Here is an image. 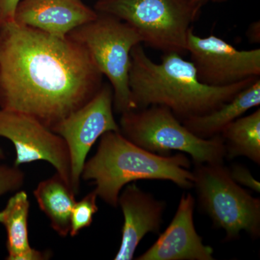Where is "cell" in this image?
<instances>
[{"label":"cell","mask_w":260,"mask_h":260,"mask_svg":"<svg viewBox=\"0 0 260 260\" xmlns=\"http://www.w3.org/2000/svg\"><path fill=\"white\" fill-rule=\"evenodd\" d=\"M104 75L85 48L15 22L0 28V109L49 129L93 99Z\"/></svg>","instance_id":"obj_1"},{"label":"cell","mask_w":260,"mask_h":260,"mask_svg":"<svg viewBox=\"0 0 260 260\" xmlns=\"http://www.w3.org/2000/svg\"><path fill=\"white\" fill-rule=\"evenodd\" d=\"M258 78L227 86H210L200 82L194 65L180 54L166 53L161 62L156 63L141 44L131 51L129 86L133 110L164 106L181 122L216 110Z\"/></svg>","instance_id":"obj_2"},{"label":"cell","mask_w":260,"mask_h":260,"mask_svg":"<svg viewBox=\"0 0 260 260\" xmlns=\"http://www.w3.org/2000/svg\"><path fill=\"white\" fill-rule=\"evenodd\" d=\"M190 160L184 153L160 155L132 143L120 132L101 137L97 151L85 161L81 179L92 181L94 191L110 206H118L123 188L138 180L170 181L184 189L194 186Z\"/></svg>","instance_id":"obj_3"},{"label":"cell","mask_w":260,"mask_h":260,"mask_svg":"<svg viewBox=\"0 0 260 260\" xmlns=\"http://www.w3.org/2000/svg\"><path fill=\"white\" fill-rule=\"evenodd\" d=\"M202 6L192 0H98L95 10L129 24L149 47L182 54Z\"/></svg>","instance_id":"obj_4"},{"label":"cell","mask_w":260,"mask_h":260,"mask_svg":"<svg viewBox=\"0 0 260 260\" xmlns=\"http://www.w3.org/2000/svg\"><path fill=\"white\" fill-rule=\"evenodd\" d=\"M119 125L126 139L151 153L170 155L177 150L190 155L194 164H223L225 158L220 135L209 139L198 138L164 106L122 113Z\"/></svg>","instance_id":"obj_5"},{"label":"cell","mask_w":260,"mask_h":260,"mask_svg":"<svg viewBox=\"0 0 260 260\" xmlns=\"http://www.w3.org/2000/svg\"><path fill=\"white\" fill-rule=\"evenodd\" d=\"M194 186L202 211L213 226L223 229L225 242L245 232L253 239L260 236V200L233 180L223 164H194Z\"/></svg>","instance_id":"obj_6"},{"label":"cell","mask_w":260,"mask_h":260,"mask_svg":"<svg viewBox=\"0 0 260 260\" xmlns=\"http://www.w3.org/2000/svg\"><path fill=\"white\" fill-rule=\"evenodd\" d=\"M68 37L85 48L98 69L107 77L114 93V109L122 114L133 110L129 86L131 51L143 44L129 24L107 13L72 30Z\"/></svg>","instance_id":"obj_7"},{"label":"cell","mask_w":260,"mask_h":260,"mask_svg":"<svg viewBox=\"0 0 260 260\" xmlns=\"http://www.w3.org/2000/svg\"><path fill=\"white\" fill-rule=\"evenodd\" d=\"M51 130L64 139L69 150L72 189L77 195L87 155L94 143L107 132H120L114 116L112 86L104 84L93 99Z\"/></svg>","instance_id":"obj_8"},{"label":"cell","mask_w":260,"mask_h":260,"mask_svg":"<svg viewBox=\"0 0 260 260\" xmlns=\"http://www.w3.org/2000/svg\"><path fill=\"white\" fill-rule=\"evenodd\" d=\"M186 52L200 82L210 86H227L260 77V49L239 50L220 38L200 37L191 29Z\"/></svg>","instance_id":"obj_9"},{"label":"cell","mask_w":260,"mask_h":260,"mask_svg":"<svg viewBox=\"0 0 260 260\" xmlns=\"http://www.w3.org/2000/svg\"><path fill=\"white\" fill-rule=\"evenodd\" d=\"M0 137L14 145L15 167L45 160L72 189L69 150L59 135L28 114L0 109Z\"/></svg>","instance_id":"obj_10"},{"label":"cell","mask_w":260,"mask_h":260,"mask_svg":"<svg viewBox=\"0 0 260 260\" xmlns=\"http://www.w3.org/2000/svg\"><path fill=\"white\" fill-rule=\"evenodd\" d=\"M195 200L183 194L172 221L153 245L137 260H213L214 250L205 245L194 223Z\"/></svg>","instance_id":"obj_11"},{"label":"cell","mask_w":260,"mask_h":260,"mask_svg":"<svg viewBox=\"0 0 260 260\" xmlns=\"http://www.w3.org/2000/svg\"><path fill=\"white\" fill-rule=\"evenodd\" d=\"M118 205L122 210L124 224L120 248L114 259L132 260L145 235L160 233L167 203L133 183L121 191Z\"/></svg>","instance_id":"obj_12"},{"label":"cell","mask_w":260,"mask_h":260,"mask_svg":"<svg viewBox=\"0 0 260 260\" xmlns=\"http://www.w3.org/2000/svg\"><path fill=\"white\" fill-rule=\"evenodd\" d=\"M98 17L81 0H20L14 22L59 38Z\"/></svg>","instance_id":"obj_13"},{"label":"cell","mask_w":260,"mask_h":260,"mask_svg":"<svg viewBox=\"0 0 260 260\" xmlns=\"http://www.w3.org/2000/svg\"><path fill=\"white\" fill-rule=\"evenodd\" d=\"M30 209L28 194L21 190L15 193L0 211V223L7 233L8 260H44L50 257V252L39 251L30 245L28 219Z\"/></svg>","instance_id":"obj_14"},{"label":"cell","mask_w":260,"mask_h":260,"mask_svg":"<svg viewBox=\"0 0 260 260\" xmlns=\"http://www.w3.org/2000/svg\"><path fill=\"white\" fill-rule=\"evenodd\" d=\"M259 104L260 78L216 110L181 123L198 138L209 139L220 135L225 126Z\"/></svg>","instance_id":"obj_15"},{"label":"cell","mask_w":260,"mask_h":260,"mask_svg":"<svg viewBox=\"0 0 260 260\" xmlns=\"http://www.w3.org/2000/svg\"><path fill=\"white\" fill-rule=\"evenodd\" d=\"M40 209L50 220L53 230L60 237L70 234L72 210L76 203V194L56 173L41 181L34 191Z\"/></svg>","instance_id":"obj_16"},{"label":"cell","mask_w":260,"mask_h":260,"mask_svg":"<svg viewBox=\"0 0 260 260\" xmlns=\"http://www.w3.org/2000/svg\"><path fill=\"white\" fill-rule=\"evenodd\" d=\"M225 148V158L246 157L260 164V109L241 116L224 128L220 134Z\"/></svg>","instance_id":"obj_17"},{"label":"cell","mask_w":260,"mask_h":260,"mask_svg":"<svg viewBox=\"0 0 260 260\" xmlns=\"http://www.w3.org/2000/svg\"><path fill=\"white\" fill-rule=\"evenodd\" d=\"M97 198L93 190L75 203L70 218L69 234L71 237H76L83 229L90 227L93 223L94 215L99 211Z\"/></svg>","instance_id":"obj_18"},{"label":"cell","mask_w":260,"mask_h":260,"mask_svg":"<svg viewBox=\"0 0 260 260\" xmlns=\"http://www.w3.org/2000/svg\"><path fill=\"white\" fill-rule=\"evenodd\" d=\"M25 174L19 167L0 165V197L19 190L25 182Z\"/></svg>","instance_id":"obj_19"},{"label":"cell","mask_w":260,"mask_h":260,"mask_svg":"<svg viewBox=\"0 0 260 260\" xmlns=\"http://www.w3.org/2000/svg\"><path fill=\"white\" fill-rule=\"evenodd\" d=\"M229 174L233 180L239 185L246 186L256 192H260V183L256 181L250 171L242 164H233L229 169Z\"/></svg>","instance_id":"obj_20"},{"label":"cell","mask_w":260,"mask_h":260,"mask_svg":"<svg viewBox=\"0 0 260 260\" xmlns=\"http://www.w3.org/2000/svg\"><path fill=\"white\" fill-rule=\"evenodd\" d=\"M20 0H0V28L14 21L15 10Z\"/></svg>","instance_id":"obj_21"},{"label":"cell","mask_w":260,"mask_h":260,"mask_svg":"<svg viewBox=\"0 0 260 260\" xmlns=\"http://www.w3.org/2000/svg\"><path fill=\"white\" fill-rule=\"evenodd\" d=\"M246 36L249 42L252 44H259L260 42V23L259 20L254 22L249 25Z\"/></svg>","instance_id":"obj_22"},{"label":"cell","mask_w":260,"mask_h":260,"mask_svg":"<svg viewBox=\"0 0 260 260\" xmlns=\"http://www.w3.org/2000/svg\"><path fill=\"white\" fill-rule=\"evenodd\" d=\"M192 1L197 3V4L203 5L205 3H208V2H221L225 1V0H192Z\"/></svg>","instance_id":"obj_23"},{"label":"cell","mask_w":260,"mask_h":260,"mask_svg":"<svg viewBox=\"0 0 260 260\" xmlns=\"http://www.w3.org/2000/svg\"><path fill=\"white\" fill-rule=\"evenodd\" d=\"M5 158V153L3 149L0 148V160H3Z\"/></svg>","instance_id":"obj_24"}]
</instances>
